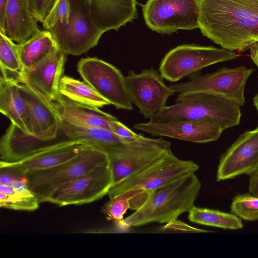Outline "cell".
Masks as SVG:
<instances>
[{"mask_svg": "<svg viewBox=\"0 0 258 258\" xmlns=\"http://www.w3.org/2000/svg\"><path fill=\"white\" fill-rule=\"evenodd\" d=\"M253 102L258 113V93H257L254 97ZM257 127L258 128V126Z\"/></svg>", "mask_w": 258, "mask_h": 258, "instance_id": "38", "label": "cell"}, {"mask_svg": "<svg viewBox=\"0 0 258 258\" xmlns=\"http://www.w3.org/2000/svg\"><path fill=\"white\" fill-rule=\"evenodd\" d=\"M59 130L69 140L83 142L107 154L130 143L112 131L75 123L60 116Z\"/></svg>", "mask_w": 258, "mask_h": 258, "instance_id": "20", "label": "cell"}, {"mask_svg": "<svg viewBox=\"0 0 258 258\" xmlns=\"http://www.w3.org/2000/svg\"><path fill=\"white\" fill-rule=\"evenodd\" d=\"M188 213L189 221L199 224L232 230L243 226L241 218L232 213L196 206Z\"/></svg>", "mask_w": 258, "mask_h": 258, "instance_id": "28", "label": "cell"}, {"mask_svg": "<svg viewBox=\"0 0 258 258\" xmlns=\"http://www.w3.org/2000/svg\"><path fill=\"white\" fill-rule=\"evenodd\" d=\"M55 0H31L32 12L38 22L43 23Z\"/></svg>", "mask_w": 258, "mask_h": 258, "instance_id": "34", "label": "cell"}, {"mask_svg": "<svg viewBox=\"0 0 258 258\" xmlns=\"http://www.w3.org/2000/svg\"><path fill=\"white\" fill-rule=\"evenodd\" d=\"M31 8V0H7L5 9L6 34L21 44L40 30Z\"/></svg>", "mask_w": 258, "mask_h": 258, "instance_id": "21", "label": "cell"}, {"mask_svg": "<svg viewBox=\"0 0 258 258\" xmlns=\"http://www.w3.org/2000/svg\"><path fill=\"white\" fill-rule=\"evenodd\" d=\"M66 54L59 49L52 52L29 68L24 69L18 83H23L47 100L53 102L59 95Z\"/></svg>", "mask_w": 258, "mask_h": 258, "instance_id": "16", "label": "cell"}, {"mask_svg": "<svg viewBox=\"0 0 258 258\" xmlns=\"http://www.w3.org/2000/svg\"><path fill=\"white\" fill-rule=\"evenodd\" d=\"M40 202L34 194H26L11 186L0 184V206L14 210L33 211L38 208Z\"/></svg>", "mask_w": 258, "mask_h": 258, "instance_id": "30", "label": "cell"}, {"mask_svg": "<svg viewBox=\"0 0 258 258\" xmlns=\"http://www.w3.org/2000/svg\"><path fill=\"white\" fill-rule=\"evenodd\" d=\"M199 28L222 48L244 52L258 41V0H200Z\"/></svg>", "mask_w": 258, "mask_h": 258, "instance_id": "1", "label": "cell"}, {"mask_svg": "<svg viewBox=\"0 0 258 258\" xmlns=\"http://www.w3.org/2000/svg\"><path fill=\"white\" fill-rule=\"evenodd\" d=\"M150 194L141 189H132L125 191L112 198L103 206L102 212L108 220L117 224L124 218L128 209L137 210L148 199Z\"/></svg>", "mask_w": 258, "mask_h": 258, "instance_id": "27", "label": "cell"}, {"mask_svg": "<svg viewBox=\"0 0 258 258\" xmlns=\"http://www.w3.org/2000/svg\"><path fill=\"white\" fill-rule=\"evenodd\" d=\"M170 142L162 138L130 143L108 155L112 186L139 172L160 159L170 148Z\"/></svg>", "mask_w": 258, "mask_h": 258, "instance_id": "11", "label": "cell"}, {"mask_svg": "<svg viewBox=\"0 0 258 258\" xmlns=\"http://www.w3.org/2000/svg\"><path fill=\"white\" fill-rule=\"evenodd\" d=\"M137 4L136 0H89L93 22L104 33L137 19Z\"/></svg>", "mask_w": 258, "mask_h": 258, "instance_id": "19", "label": "cell"}, {"mask_svg": "<svg viewBox=\"0 0 258 258\" xmlns=\"http://www.w3.org/2000/svg\"><path fill=\"white\" fill-rule=\"evenodd\" d=\"M0 67L1 77L17 82L24 70L18 51V43L1 31Z\"/></svg>", "mask_w": 258, "mask_h": 258, "instance_id": "29", "label": "cell"}, {"mask_svg": "<svg viewBox=\"0 0 258 258\" xmlns=\"http://www.w3.org/2000/svg\"><path fill=\"white\" fill-rule=\"evenodd\" d=\"M254 71L244 66L235 68L223 67L210 74H194L188 81L169 86L175 93L203 91L216 94L242 106L245 102L244 95L246 81Z\"/></svg>", "mask_w": 258, "mask_h": 258, "instance_id": "9", "label": "cell"}, {"mask_svg": "<svg viewBox=\"0 0 258 258\" xmlns=\"http://www.w3.org/2000/svg\"><path fill=\"white\" fill-rule=\"evenodd\" d=\"M53 103L60 116L75 123L112 131V122L117 119L99 108L73 102L60 94Z\"/></svg>", "mask_w": 258, "mask_h": 258, "instance_id": "22", "label": "cell"}, {"mask_svg": "<svg viewBox=\"0 0 258 258\" xmlns=\"http://www.w3.org/2000/svg\"><path fill=\"white\" fill-rule=\"evenodd\" d=\"M200 0H148L142 11L147 26L161 34L199 28Z\"/></svg>", "mask_w": 258, "mask_h": 258, "instance_id": "8", "label": "cell"}, {"mask_svg": "<svg viewBox=\"0 0 258 258\" xmlns=\"http://www.w3.org/2000/svg\"><path fill=\"white\" fill-rule=\"evenodd\" d=\"M236 102L216 94L192 91L179 93L174 104L150 119L154 122L210 118L224 130L239 124L241 112Z\"/></svg>", "mask_w": 258, "mask_h": 258, "instance_id": "3", "label": "cell"}, {"mask_svg": "<svg viewBox=\"0 0 258 258\" xmlns=\"http://www.w3.org/2000/svg\"><path fill=\"white\" fill-rule=\"evenodd\" d=\"M109 160L104 151L85 145L70 160L48 169L29 171L25 175L30 189L40 203L47 202L48 197L57 188Z\"/></svg>", "mask_w": 258, "mask_h": 258, "instance_id": "4", "label": "cell"}, {"mask_svg": "<svg viewBox=\"0 0 258 258\" xmlns=\"http://www.w3.org/2000/svg\"><path fill=\"white\" fill-rule=\"evenodd\" d=\"M70 13V0H55L42 23L43 27L49 30L57 23L68 24Z\"/></svg>", "mask_w": 258, "mask_h": 258, "instance_id": "32", "label": "cell"}, {"mask_svg": "<svg viewBox=\"0 0 258 258\" xmlns=\"http://www.w3.org/2000/svg\"><path fill=\"white\" fill-rule=\"evenodd\" d=\"M112 131L128 143L140 141L145 138V137L134 132L117 119L112 122Z\"/></svg>", "mask_w": 258, "mask_h": 258, "instance_id": "33", "label": "cell"}, {"mask_svg": "<svg viewBox=\"0 0 258 258\" xmlns=\"http://www.w3.org/2000/svg\"><path fill=\"white\" fill-rule=\"evenodd\" d=\"M230 208L231 213L242 219L250 221L258 219V197L250 193L236 196Z\"/></svg>", "mask_w": 258, "mask_h": 258, "instance_id": "31", "label": "cell"}, {"mask_svg": "<svg viewBox=\"0 0 258 258\" xmlns=\"http://www.w3.org/2000/svg\"><path fill=\"white\" fill-rule=\"evenodd\" d=\"M248 188L250 194L258 197V169L250 175Z\"/></svg>", "mask_w": 258, "mask_h": 258, "instance_id": "35", "label": "cell"}, {"mask_svg": "<svg viewBox=\"0 0 258 258\" xmlns=\"http://www.w3.org/2000/svg\"><path fill=\"white\" fill-rule=\"evenodd\" d=\"M250 58L258 68V41L253 43L249 47Z\"/></svg>", "mask_w": 258, "mask_h": 258, "instance_id": "37", "label": "cell"}, {"mask_svg": "<svg viewBox=\"0 0 258 258\" xmlns=\"http://www.w3.org/2000/svg\"><path fill=\"white\" fill-rule=\"evenodd\" d=\"M71 13L67 24L57 23L49 31L60 50L80 55L96 46L103 33L93 22L89 0H70Z\"/></svg>", "mask_w": 258, "mask_h": 258, "instance_id": "5", "label": "cell"}, {"mask_svg": "<svg viewBox=\"0 0 258 258\" xmlns=\"http://www.w3.org/2000/svg\"><path fill=\"white\" fill-rule=\"evenodd\" d=\"M134 128L153 136H163L197 143L217 140L224 130L210 118L137 123Z\"/></svg>", "mask_w": 258, "mask_h": 258, "instance_id": "14", "label": "cell"}, {"mask_svg": "<svg viewBox=\"0 0 258 258\" xmlns=\"http://www.w3.org/2000/svg\"><path fill=\"white\" fill-rule=\"evenodd\" d=\"M11 123L0 142L1 161H19L34 151L48 145Z\"/></svg>", "mask_w": 258, "mask_h": 258, "instance_id": "24", "label": "cell"}, {"mask_svg": "<svg viewBox=\"0 0 258 258\" xmlns=\"http://www.w3.org/2000/svg\"><path fill=\"white\" fill-rule=\"evenodd\" d=\"M7 0H0V31L6 33L5 9Z\"/></svg>", "mask_w": 258, "mask_h": 258, "instance_id": "36", "label": "cell"}, {"mask_svg": "<svg viewBox=\"0 0 258 258\" xmlns=\"http://www.w3.org/2000/svg\"><path fill=\"white\" fill-rule=\"evenodd\" d=\"M240 56L234 51L212 46L181 45L166 54L160 63L159 71L163 79L173 83L204 68Z\"/></svg>", "mask_w": 258, "mask_h": 258, "instance_id": "7", "label": "cell"}, {"mask_svg": "<svg viewBox=\"0 0 258 258\" xmlns=\"http://www.w3.org/2000/svg\"><path fill=\"white\" fill-rule=\"evenodd\" d=\"M199 166L191 160L176 157L169 148L160 159L129 176L109 189V199L132 189H141L150 194L179 178L196 173Z\"/></svg>", "mask_w": 258, "mask_h": 258, "instance_id": "6", "label": "cell"}, {"mask_svg": "<svg viewBox=\"0 0 258 258\" xmlns=\"http://www.w3.org/2000/svg\"><path fill=\"white\" fill-rule=\"evenodd\" d=\"M19 84L28 108L29 134L42 141L54 140L60 130L59 115L54 103L27 85Z\"/></svg>", "mask_w": 258, "mask_h": 258, "instance_id": "18", "label": "cell"}, {"mask_svg": "<svg viewBox=\"0 0 258 258\" xmlns=\"http://www.w3.org/2000/svg\"><path fill=\"white\" fill-rule=\"evenodd\" d=\"M58 91L64 97L83 105L100 108L110 104L86 82L67 76L61 77Z\"/></svg>", "mask_w": 258, "mask_h": 258, "instance_id": "26", "label": "cell"}, {"mask_svg": "<svg viewBox=\"0 0 258 258\" xmlns=\"http://www.w3.org/2000/svg\"><path fill=\"white\" fill-rule=\"evenodd\" d=\"M258 169V128L240 135L221 156L217 180L251 175Z\"/></svg>", "mask_w": 258, "mask_h": 258, "instance_id": "15", "label": "cell"}, {"mask_svg": "<svg viewBox=\"0 0 258 258\" xmlns=\"http://www.w3.org/2000/svg\"><path fill=\"white\" fill-rule=\"evenodd\" d=\"M112 183L109 160L57 188L47 202L60 207L90 203L108 194Z\"/></svg>", "mask_w": 258, "mask_h": 258, "instance_id": "12", "label": "cell"}, {"mask_svg": "<svg viewBox=\"0 0 258 258\" xmlns=\"http://www.w3.org/2000/svg\"><path fill=\"white\" fill-rule=\"evenodd\" d=\"M18 48L24 69L59 49L52 34L46 29L40 30L24 42L18 44Z\"/></svg>", "mask_w": 258, "mask_h": 258, "instance_id": "25", "label": "cell"}, {"mask_svg": "<svg viewBox=\"0 0 258 258\" xmlns=\"http://www.w3.org/2000/svg\"><path fill=\"white\" fill-rule=\"evenodd\" d=\"M85 145L88 144L71 140L48 145L19 161H1L0 168H9L23 174L29 171L48 169L73 158Z\"/></svg>", "mask_w": 258, "mask_h": 258, "instance_id": "17", "label": "cell"}, {"mask_svg": "<svg viewBox=\"0 0 258 258\" xmlns=\"http://www.w3.org/2000/svg\"><path fill=\"white\" fill-rule=\"evenodd\" d=\"M0 111L11 123L29 134V111L20 84L11 79L0 78Z\"/></svg>", "mask_w": 258, "mask_h": 258, "instance_id": "23", "label": "cell"}, {"mask_svg": "<svg viewBox=\"0 0 258 258\" xmlns=\"http://www.w3.org/2000/svg\"><path fill=\"white\" fill-rule=\"evenodd\" d=\"M125 82L132 103L145 118L150 119L165 108L168 98L175 93L153 68L139 74L130 71Z\"/></svg>", "mask_w": 258, "mask_h": 258, "instance_id": "13", "label": "cell"}, {"mask_svg": "<svg viewBox=\"0 0 258 258\" xmlns=\"http://www.w3.org/2000/svg\"><path fill=\"white\" fill-rule=\"evenodd\" d=\"M201 188V183L195 173L184 176L151 192L142 207L117 224L127 228L174 221L195 206Z\"/></svg>", "mask_w": 258, "mask_h": 258, "instance_id": "2", "label": "cell"}, {"mask_svg": "<svg viewBox=\"0 0 258 258\" xmlns=\"http://www.w3.org/2000/svg\"><path fill=\"white\" fill-rule=\"evenodd\" d=\"M77 71L84 81L117 109L132 110L125 77L112 64L98 58L81 59Z\"/></svg>", "mask_w": 258, "mask_h": 258, "instance_id": "10", "label": "cell"}]
</instances>
